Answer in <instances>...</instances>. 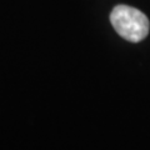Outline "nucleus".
Masks as SVG:
<instances>
[{"instance_id": "1", "label": "nucleus", "mask_w": 150, "mask_h": 150, "mask_svg": "<svg viewBox=\"0 0 150 150\" xmlns=\"http://www.w3.org/2000/svg\"><path fill=\"white\" fill-rule=\"evenodd\" d=\"M110 20L115 31L131 43H139L145 39L150 30V23L146 15L133 6H115L110 14Z\"/></svg>"}]
</instances>
